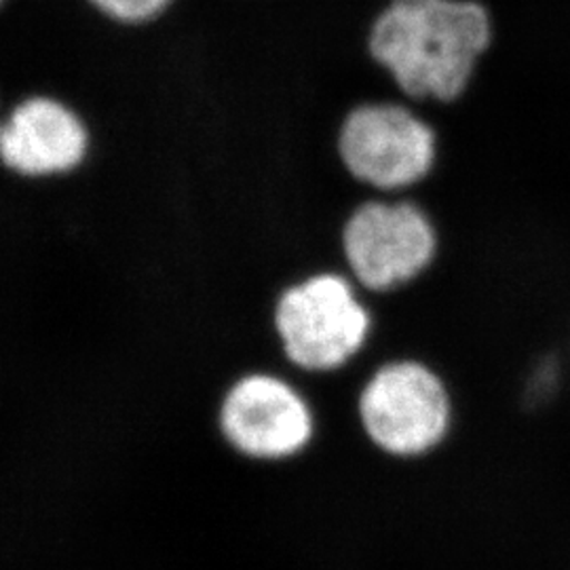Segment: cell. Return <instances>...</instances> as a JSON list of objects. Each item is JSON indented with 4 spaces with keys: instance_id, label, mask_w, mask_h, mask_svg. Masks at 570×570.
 <instances>
[{
    "instance_id": "cell-8",
    "label": "cell",
    "mask_w": 570,
    "mask_h": 570,
    "mask_svg": "<svg viewBox=\"0 0 570 570\" xmlns=\"http://www.w3.org/2000/svg\"><path fill=\"white\" fill-rule=\"evenodd\" d=\"M87 4L112 26L140 30L164 20L176 0H87Z\"/></svg>"
},
{
    "instance_id": "cell-4",
    "label": "cell",
    "mask_w": 570,
    "mask_h": 570,
    "mask_svg": "<svg viewBox=\"0 0 570 570\" xmlns=\"http://www.w3.org/2000/svg\"><path fill=\"white\" fill-rule=\"evenodd\" d=\"M341 266L366 296L389 298L421 284L442 256V233L416 199L370 197L341 228Z\"/></svg>"
},
{
    "instance_id": "cell-1",
    "label": "cell",
    "mask_w": 570,
    "mask_h": 570,
    "mask_svg": "<svg viewBox=\"0 0 570 570\" xmlns=\"http://www.w3.org/2000/svg\"><path fill=\"white\" fill-rule=\"evenodd\" d=\"M492 41L489 9L473 0H393L370 35L404 100L454 102ZM402 100V102H404Z\"/></svg>"
},
{
    "instance_id": "cell-3",
    "label": "cell",
    "mask_w": 570,
    "mask_h": 570,
    "mask_svg": "<svg viewBox=\"0 0 570 570\" xmlns=\"http://www.w3.org/2000/svg\"><path fill=\"white\" fill-rule=\"evenodd\" d=\"M341 271L324 266L305 275L285 287L273 308L285 360L306 374H338L376 341V308Z\"/></svg>"
},
{
    "instance_id": "cell-5",
    "label": "cell",
    "mask_w": 570,
    "mask_h": 570,
    "mask_svg": "<svg viewBox=\"0 0 570 570\" xmlns=\"http://www.w3.org/2000/svg\"><path fill=\"white\" fill-rule=\"evenodd\" d=\"M338 153L348 176L374 197H402L425 183L438 136L404 102L362 104L346 115Z\"/></svg>"
},
{
    "instance_id": "cell-2",
    "label": "cell",
    "mask_w": 570,
    "mask_h": 570,
    "mask_svg": "<svg viewBox=\"0 0 570 570\" xmlns=\"http://www.w3.org/2000/svg\"><path fill=\"white\" fill-rule=\"evenodd\" d=\"M353 412L367 449L389 463L412 465L449 446L459 402L449 376L433 362L391 353L360 376Z\"/></svg>"
},
{
    "instance_id": "cell-7",
    "label": "cell",
    "mask_w": 570,
    "mask_h": 570,
    "mask_svg": "<svg viewBox=\"0 0 570 570\" xmlns=\"http://www.w3.org/2000/svg\"><path fill=\"white\" fill-rule=\"evenodd\" d=\"M225 440L256 461H287L303 454L317 421L305 395L282 376L256 372L237 381L220 410Z\"/></svg>"
},
{
    "instance_id": "cell-10",
    "label": "cell",
    "mask_w": 570,
    "mask_h": 570,
    "mask_svg": "<svg viewBox=\"0 0 570 570\" xmlns=\"http://www.w3.org/2000/svg\"><path fill=\"white\" fill-rule=\"evenodd\" d=\"M7 2H9V0H0V11L4 9V4H7Z\"/></svg>"
},
{
    "instance_id": "cell-9",
    "label": "cell",
    "mask_w": 570,
    "mask_h": 570,
    "mask_svg": "<svg viewBox=\"0 0 570 570\" xmlns=\"http://www.w3.org/2000/svg\"><path fill=\"white\" fill-rule=\"evenodd\" d=\"M2 110H4V100H2V94H0V115H2Z\"/></svg>"
},
{
    "instance_id": "cell-6",
    "label": "cell",
    "mask_w": 570,
    "mask_h": 570,
    "mask_svg": "<svg viewBox=\"0 0 570 570\" xmlns=\"http://www.w3.org/2000/svg\"><path fill=\"white\" fill-rule=\"evenodd\" d=\"M94 129L77 106L53 94H28L0 115V169L42 183L89 164Z\"/></svg>"
}]
</instances>
